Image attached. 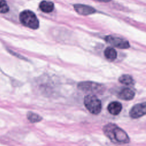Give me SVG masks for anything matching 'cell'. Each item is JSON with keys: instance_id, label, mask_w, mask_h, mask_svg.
Instances as JSON below:
<instances>
[{"instance_id": "obj_2", "label": "cell", "mask_w": 146, "mask_h": 146, "mask_svg": "<svg viewBox=\"0 0 146 146\" xmlns=\"http://www.w3.org/2000/svg\"><path fill=\"white\" fill-rule=\"evenodd\" d=\"M19 21L23 25L32 29H37L39 26V22L36 15L29 10H24L20 13Z\"/></svg>"}, {"instance_id": "obj_3", "label": "cell", "mask_w": 146, "mask_h": 146, "mask_svg": "<svg viewBox=\"0 0 146 146\" xmlns=\"http://www.w3.org/2000/svg\"><path fill=\"white\" fill-rule=\"evenodd\" d=\"M84 104L88 111L94 115H98L101 111V101L95 95H87L84 99Z\"/></svg>"}, {"instance_id": "obj_13", "label": "cell", "mask_w": 146, "mask_h": 146, "mask_svg": "<svg viewBox=\"0 0 146 146\" xmlns=\"http://www.w3.org/2000/svg\"><path fill=\"white\" fill-rule=\"evenodd\" d=\"M27 118L29 120V121L31 123H38L42 120V117L40 115L31 111L27 112Z\"/></svg>"}, {"instance_id": "obj_11", "label": "cell", "mask_w": 146, "mask_h": 146, "mask_svg": "<svg viewBox=\"0 0 146 146\" xmlns=\"http://www.w3.org/2000/svg\"><path fill=\"white\" fill-rule=\"evenodd\" d=\"M104 55L106 59L110 61L114 60L117 57V52L112 47H107L104 51Z\"/></svg>"}, {"instance_id": "obj_6", "label": "cell", "mask_w": 146, "mask_h": 146, "mask_svg": "<svg viewBox=\"0 0 146 146\" xmlns=\"http://www.w3.org/2000/svg\"><path fill=\"white\" fill-rule=\"evenodd\" d=\"M146 113L145 103H139L133 106L129 111V116L132 119H137L144 116Z\"/></svg>"}, {"instance_id": "obj_9", "label": "cell", "mask_w": 146, "mask_h": 146, "mask_svg": "<svg viewBox=\"0 0 146 146\" xmlns=\"http://www.w3.org/2000/svg\"><path fill=\"white\" fill-rule=\"evenodd\" d=\"M107 110L111 115L116 116L120 113L122 110V105L119 102H112L108 104Z\"/></svg>"}, {"instance_id": "obj_10", "label": "cell", "mask_w": 146, "mask_h": 146, "mask_svg": "<svg viewBox=\"0 0 146 146\" xmlns=\"http://www.w3.org/2000/svg\"><path fill=\"white\" fill-rule=\"evenodd\" d=\"M40 9L44 13H48L51 12L54 9V5L52 2L47 1H42L39 3Z\"/></svg>"}, {"instance_id": "obj_12", "label": "cell", "mask_w": 146, "mask_h": 146, "mask_svg": "<svg viewBox=\"0 0 146 146\" xmlns=\"http://www.w3.org/2000/svg\"><path fill=\"white\" fill-rule=\"evenodd\" d=\"M119 82L126 86H132L133 85L135 82L133 78L129 75H123L119 78Z\"/></svg>"}, {"instance_id": "obj_14", "label": "cell", "mask_w": 146, "mask_h": 146, "mask_svg": "<svg viewBox=\"0 0 146 146\" xmlns=\"http://www.w3.org/2000/svg\"><path fill=\"white\" fill-rule=\"evenodd\" d=\"M9 10V7L6 0H0V13H6Z\"/></svg>"}, {"instance_id": "obj_5", "label": "cell", "mask_w": 146, "mask_h": 146, "mask_svg": "<svg viewBox=\"0 0 146 146\" xmlns=\"http://www.w3.org/2000/svg\"><path fill=\"white\" fill-rule=\"evenodd\" d=\"M105 40L111 46L119 48L126 49L128 48L129 47L128 41L124 38L112 35H108L106 36Z\"/></svg>"}, {"instance_id": "obj_8", "label": "cell", "mask_w": 146, "mask_h": 146, "mask_svg": "<svg viewBox=\"0 0 146 146\" xmlns=\"http://www.w3.org/2000/svg\"><path fill=\"white\" fill-rule=\"evenodd\" d=\"M135 92L129 88H124L118 93L117 96L119 99L124 100H130L133 99Z\"/></svg>"}, {"instance_id": "obj_7", "label": "cell", "mask_w": 146, "mask_h": 146, "mask_svg": "<svg viewBox=\"0 0 146 146\" xmlns=\"http://www.w3.org/2000/svg\"><path fill=\"white\" fill-rule=\"evenodd\" d=\"M75 10L79 14L87 15L89 14H93L96 12V10L94 8L90 6L82 5V4H76L74 6Z\"/></svg>"}, {"instance_id": "obj_4", "label": "cell", "mask_w": 146, "mask_h": 146, "mask_svg": "<svg viewBox=\"0 0 146 146\" xmlns=\"http://www.w3.org/2000/svg\"><path fill=\"white\" fill-rule=\"evenodd\" d=\"M79 90L84 92L100 94L104 90V86L101 84L93 82H82L78 83Z\"/></svg>"}, {"instance_id": "obj_15", "label": "cell", "mask_w": 146, "mask_h": 146, "mask_svg": "<svg viewBox=\"0 0 146 146\" xmlns=\"http://www.w3.org/2000/svg\"><path fill=\"white\" fill-rule=\"evenodd\" d=\"M95 1L98 2H108L111 0H95Z\"/></svg>"}, {"instance_id": "obj_1", "label": "cell", "mask_w": 146, "mask_h": 146, "mask_svg": "<svg viewBox=\"0 0 146 146\" xmlns=\"http://www.w3.org/2000/svg\"><path fill=\"white\" fill-rule=\"evenodd\" d=\"M104 134L113 143L118 144H127L130 139L127 133L116 124L108 123L103 128Z\"/></svg>"}]
</instances>
